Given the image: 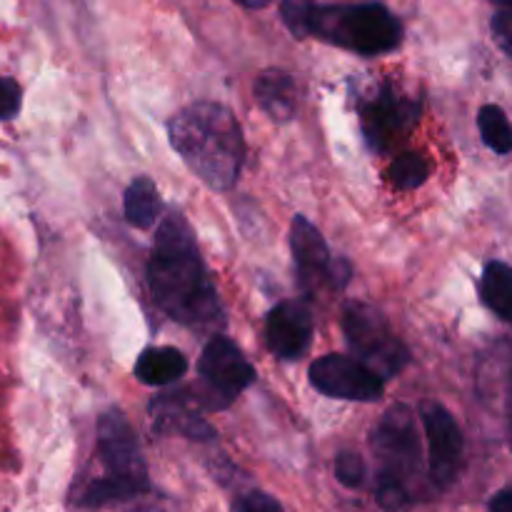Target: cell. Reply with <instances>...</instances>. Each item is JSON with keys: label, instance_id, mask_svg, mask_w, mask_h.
<instances>
[{"label": "cell", "instance_id": "obj_1", "mask_svg": "<svg viewBox=\"0 0 512 512\" xmlns=\"http://www.w3.org/2000/svg\"><path fill=\"white\" fill-rule=\"evenodd\" d=\"M153 300L168 318L190 330L223 328L218 290L200 258L193 228L180 213H168L158 225L148 263Z\"/></svg>", "mask_w": 512, "mask_h": 512}, {"label": "cell", "instance_id": "obj_2", "mask_svg": "<svg viewBox=\"0 0 512 512\" xmlns=\"http://www.w3.org/2000/svg\"><path fill=\"white\" fill-rule=\"evenodd\" d=\"M170 145L208 188L225 193L240 178L245 140L225 105L200 100L170 120Z\"/></svg>", "mask_w": 512, "mask_h": 512}, {"label": "cell", "instance_id": "obj_3", "mask_svg": "<svg viewBox=\"0 0 512 512\" xmlns=\"http://www.w3.org/2000/svg\"><path fill=\"white\" fill-rule=\"evenodd\" d=\"M98 455L103 475L80 495L83 508H103L133 500L148 490V468L140 453L135 430L120 410H108L98 420Z\"/></svg>", "mask_w": 512, "mask_h": 512}, {"label": "cell", "instance_id": "obj_4", "mask_svg": "<svg viewBox=\"0 0 512 512\" xmlns=\"http://www.w3.org/2000/svg\"><path fill=\"white\" fill-rule=\"evenodd\" d=\"M373 450L378 458L380 508L403 510L410 503V483L420 470V440L415 415L408 405H393L373 430Z\"/></svg>", "mask_w": 512, "mask_h": 512}, {"label": "cell", "instance_id": "obj_5", "mask_svg": "<svg viewBox=\"0 0 512 512\" xmlns=\"http://www.w3.org/2000/svg\"><path fill=\"white\" fill-rule=\"evenodd\" d=\"M310 35L360 55H383L400 45L403 25L380 3L315 5Z\"/></svg>", "mask_w": 512, "mask_h": 512}, {"label": "cell", "instance_id": "obj_6", "mask_svg": "<svg viewBox=\"0 0 512 512\" xmlns=\"http://www.w3.org/2000/svg\"><path fill=\"white\" fill-rule=\"evenodd\" d=\"M343 333L355 360L368 365L383 380L395 378L408 365L410 353L390 323L370 303H350L343 313Z\"/></svg>", "mask_w": 512, "mask_h": 512}, {"label": "cell", "instance_id": "obj_7", "mask_svg": "<svg viewBox=\"0 0 512 512\" xmlns=\"http://www.w3.org/2000/svg\"><path fill=\"white\" fill-rule=\"evenodd\" d=\"M290 248H293L298 280L308 295L320 288H343L350 278V268L345 260L335 263L320 230L305 215H295L290 225Z\"/></svg>", "mask_w": 512, "mask_h": 512}, {"label": "cell", "instance_id": "obj_8", "mask_svg": "<svg viewBox=\"0 0 512 512\" xmlns=\"http://www.w3.org/2000/svg\"><path fill=\"white\" fill-rule=\"evenodd\" d=\"M310 383L328 398L355 400V403H375L385 393V380L378 373L345 355H325L315 360L310 365Z\"/></svg>", "mask_w": 512, "mask_h": 512}, {"label": "cell", "instance_id": "obj_9", "mask_svg": "<svg viewBox=\"0 0 512 512\" xmlns=\"http://www.w3.org/2000/svg\"><path fill=\"white\" fill-rule=\"evenodd\" d=\"M420 418L425 425V438H428L430 453V478L438 488H450L460 473L463 463V433H460L458 420L453 418L445 405L423 403Z\"/></svg>", "mask_w": 512, "mask_h": 512}, {"label": "cell", "instance_id": "obj_10", "mask_svg": "<svg viewBox=\"0 0 512 512\" xmlns=\"http://www.w3.org/2000/svg\"><path fill=\"white\" fill-rule=\"evenodd\" d=\"M200 378L205 380L220 405H230L245 388L255 383V368L245 358L243 350L230 343L223 335H215L208 340L203 350V358L198 363Z\"/></svg>", "mask_w": 512, "mask_h": 512}, {"label": "cell", "instance_id": "obj_11", "mask_svg": "<svg viewBox=\"0 0 512 512\" xmlns=\"http://www.w3.org/2000/svg\"><path fill=\"white\" fill-rule=\"evenodd\" d=\"M418 103L403 98L395 93L393 88L385 85L370 103L363 105L360 115H363V133L365 140L373 150H388L400 135L408 133L410 125L418 120Z\"/></svg>", "mask_w": 512, "mask_h": 512}, {"label": "cell", "instance_id": "obj_12", "mask_svg": "<svg viewBox=\"0 0 512 512\" xmlns=\"http://www.w3.org/2000/svg\"><path fill=\"white\" fill-rule=\"evenodd\" d=\"M313 313L303 300H283L275 305L265 323V340L270 353L285 363L303 358L313 345Z\"/></svg>", "mask_w": 512, "mask_h": 512}, {"label": "cell", "instance_id": "obj_13", "mask_svg": "<svg viewBox=\"0 0 512 512\" xmlns=\"http://www.w3.org/2000/svg\"><path fill=\"white\" fill-rule=\"evenodd\" d=\"M255 100L275 123H288L298 110V88L293 75L280 68L263 70L255 80Z\"/></svg>", "mask_w": 512, "mask_h": 512}, {"label": "cell", "instance_id": "obj_14", "mask_svg": "<svg viewBox=\"0 0 512 512\" xmlns=\"http://www.w3.org/2000/svg\"><path fill=\"white\" fill-rule=\"evenodd\" d=\"M155 430L180 433L190 440H213L215 430L195 413L180 393H168L153 403Z\"/></svg>", "mask_w": 512, "mask_h": 512}, {"label": "cell", "instance_id": "obj_15", "mask_svg": "<svg viewBox=\"0 0 512 512\" xmlns=\"http://www.w3.org/2000/svg\"><path fill=\"white\" fill-rule=\"evenodd\" d=\"M185 373H188L185 355L178 348H168V345L143 350L138 363H135V378L143 385H153V388L178 383Z\"/></svg>", "mask_w": 512, "mask_h": 512}, {"label": "cell", "instance_id": "obj_16", "mask_svg": "<svg viewBox=\"0 0 512 512\" xmlns=\"http://www.w3.org/2000/svg\"><path fill=\"white\" fill-rule=\"evenodd\" d=\"M480 298L498 318L512 323V268L508 263L493 260L485 265L480 278Z\"/></svg>", "mask_w": 512, "mask_h": 512}, {"label": "cell", "instance_id": "obj_17", "mask_svg": "<svg viewBox=\"0 0 512 512\" xmlns=\"http://www.w3.org/2000/svg\"><path fill=\"white\" fill-rule=\"evenodd\" d=\"M160 208H163V205H160V193L150 178H135L133 183H130V188L125 190V220H128L133 228H150V225H155Z\"/></svg>", "mask_w": 512, "mask_h": 512}, {"label": "cell", "instance_id": "obj_18", "mask_svg": "<svg viewBox=\"0 0 512 512\" xmlns=\"http://www.w3.org/2000/svg\"><path fill=\"white\" fill-rule=\"evenodd\" d=\"M478 128L483 135L485 145L493 153L508 155L512 153V123L500 105H483L478 113Z\"/></svg>", "mask_w": 512, "mask_h": 512}, {"label": "cell", "instance_id": "obj_19", "mask_svg": "<svg viewBox=\"0 0 512 512\" xmlns=\"http://www.w3.org/2000/svg\"><path fill=\"white\" fill-rule=\"evenodd\" d=\"M430 165L420 153H403L390 163V183L398 190H415L428 180Z\"/></svg>", "mask_w": 512, "mask_h": 512}, {"label": "cell", "instance_id": "obj_20", "mask_svg": "<svg viewBox=\"0 0 512 512\" xmlns=\"http://www.w3.org/2000/svg\"><path fill=\"white\" fill-rule=\"evenodd\" d=\"M315 3L313 0H283L280 3V15L295 38H308L310 18H313Z\"/></svg>", "mask_w": 512, "mask_h": 512}, {"label": "cell", "instance_id": "obj_21", "mask_svg": "<svg viewBox=\"0 0 512 512\" xmlns=\"http://www.w3.org/2000/svg\"><path fill=\"white\" fill-rule=\"evenodd\" d=\"M335 478L338 483H343L345 488H360L365 480V463L358 453H350V450H343V453L335 458Z\"/></svg>", "mask_w": 512, "mask_h": 512}, {"label": "cell", "instance_id": "obj_22", "mask_svg": "<svg viewBox=\"0 0 512 512\" xmlns=\"http://www.w3.org/2000/svg\"><path fill=\"white\" fill-rule=\"evenodd\" d=\"M20 98H23L20 85L13 78L0 75V120H10L13 115H18Z\"/></svg>", "mask_w": 512, "mask_h": 512}, {"label": "cell", "instance_id": "obj_23", "mask_svg": "<svg viewBox=\"0 0 512 512\" xmlns=\"http://www.w3.org/2000/svg\"><path fill=\"white\" fill-rule=\"evenodd\" d=\"M233 512H285L283 505L278 503L275 498H270L268 493H248L243 498L235 500Z\"/></svg>", "mask_w": 512, "mask_h": 512}, {"label": "cell", "instance_id": "obj_24", "mask_svg": "<svg viewBox=\"0 0 512 512\" xmlns=\"http://www.w3.org/2000/svg\"><path fill=\"white\" fill-rule=\"evenodd\" d=\"M490 28H493V38L500 45V50L512 58V10H498L493 15Z\"/></svg>", "mask_w": 512, "mask_h": 512}, {"label": "cell", "instance_id": "obj_25", "mask_svg": "<svg viewBox=\"0 0 512 512\" xmlns=\"http://www.w3.org/2000/svg\"><path fill=\"white\" fill-rule=\"evenodd\" d=\"M490 512H512V488L500 490V493L490 500Z\"/></svg>", "mask_w": 512, "mask_h": 512}, {"label": "cell", "instance_id": "obj_26", "mask_svg": "<svg viewBox=\"0 0 512 512\" xmlns=\"http://www.w3.org/2000/svg\"><path fill=\"white\" fill-rule=\"evenodd\" d=\"M235 3H240L243 8H265V5L270 3V0H235Z\"/></svg>", "mask_w": 512, "mask_h": 512}, {"label": "cell", "instance_id": "obj_27", "mask_svg": "<svg viewBox=\"0 0 512 512\" xmlns=\"http://www.w3.org/2000/svg\"><path fill=\"white\" fill-rule=\"evenodd\" d=\"M490 3L500 5V8H505V10H512V0H490Z\"/></svg>", "mask_w": 512, "mask_h": 512}]
</instances>
